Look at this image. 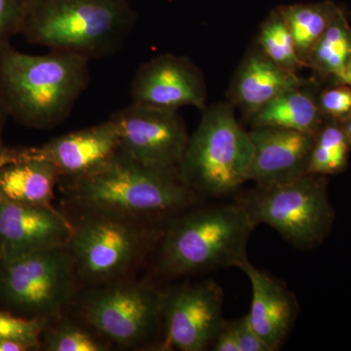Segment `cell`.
I'll use <instances>...</instances> for the list:
<instances>
[{
  "instance_id": "cell-7",
  "label": "cell",
  "mask_w": 351,
  "mask_h": 351,
  "mask_svg": "<svg viewBox=\"0 0 351 351\" xmlns=\"http://www.w3.org/2000/svg\"><path fill=\"white\" fill-rule=\"evenodd\" d=\"M142 221L85 210L66 248L78 280L90 286L120 280L145 255L151 235Z\"/></svg>"
},
{
  "instance_id": "cell-12",
  "label": "cell",
  "mask_w": 351,
  "mask_h": 351,
  "mask_svg": "<svg viewBox=\"0 0 351 351\" xmlns=\"http://www.w3.org/2000/svg\"><path fill=\"white\" fill-rule=\"evenodd\" d=\"M132 103L179 110L207 108L202 71L188 57L163 54L138 66L131 83Z\"/></svg>"
},
{
  "instance_id": "cell-5",
  "label": "cell",
  "mask_w": 351,
  "mask_h": 351,
  "mask_svg": "<svg viewBox=\"0 0 351 351\" xmlns=\"http://www.w3.org/2000/svg\"><path fill=\"white\" fill-rule=\"evenodd\" d=\"M202 112L178 174L196 195H230L250 181L253 143L237 121L232 103L215 104Z\"/></svg>"
},
{
  "instance_id": "cell-25",
  "label": "cell",
  "mask_w": 351,
  "mask_h": 351,
  "mask_svg": "<svg viewBox=\"0 0 351 351\" xmlns=\"http://www.w3.org/2000/svg\"><path fill=\"white\" fill-rule=\"evenodd\" d=\"M45 318L27 317L10 311H0V341H10L27 346L29 350L41 348Z\"/></svg>"
},
{
  "instance_id": "cell-27",
  "label": "cell",
  "mask_w": 351,
  "mask_h": 351,
  "mask_svg": "<svg viewBox=\"0 0 351 351\" xmlns=\"http://www.w3.org/2000/svg\"><path fill=\"white\" fill-rule=\"evenodd\" d=\"M27 0H0V49L19 34Z\"/></svg>"
},
{
  "instance_id": "cell-33",
  "label": "cell",
  "mask_w": 351,
  "mask_h": 351,
  "mask_svg": "<svg viewBox=\"0 0 351 351\" xmlns=\"http://www.w3.org/2000/svg\"><path fill=\"white\" fill-rule=\"evenodd\" d=\"M341 82L345 83V84L350 85L351 87V58L348 66H346L345 73H343Z\"/></svg>"
},
{
  "instance_id": "cell-22",
  "label": "cell",
  "mask_w": 351,
  "mask_h": 351,
  "mask_svg": "<svg viewBox=\"0 0 351 351\" xmlns=\"http://www.w3.org/2000/svg\"><path fill=\"white\" fill-rule=\"evenodd\" d=\"M258 48L272 62L288 71L297 73L306 66L298 55L292 34L279 8L274 9L263 23Z\"/></svg>"
},
{
  "instance_id": "cell-21",
  "label": "cell",
  "mask_w": 351,
  "mask_h": 351,
  "mask_svg": "<svg viewBox=\"0 0 351 351\" xmlns=\"http://www.w3.org/2000/svg\"><path fill=\"white\" fill-rule=\"evenodd\" d=\"M351 58V29L343 10L339 11L309 58L308 66L324 75L341 80Z\"/></svg>"
},
{
  "instance_id": "cell-2",
  "label": "cell",
  "mask_w": 351,
  "mask_h": 351,
  "mask_svg": "<svg viewBox=\"0 0 351 351\" xmlns=\"http://www.w3.org/2000/svg\"><path fill=\"white\" fill-rule=\"evenodd\" d=\"M62 181L85 210L142 221L179 213L198 198L178 171L149 167L119 149L91 172Z\"/></svg>"
},
{
  "instance_id": "cell-20",
  "label": "cell",
  "mask_w": 351,
  "mask_h": 351,
  "mask_svg": "<svg viewBox=\"0 0 351 351\" xmlns=\"http://www.w3.org/2000/svg\"><path fill=\"white\" fill-rule=\"evenodd\" d=\"M278 8L292 34L300 59L308 66L314 47L341 9L332 1L293 4Z\"/></svg>"
},
{
  "instance_id": "cell-19",
  "label": "cell",
  "mask_w": 351,
  "mask_h": 351,
  "mask_svg": "<svg viewBox=\"0 0 351 351\" xmlns=\"http://www.w3.org/2000/svg\"><path fill=\"white\" fill-rule=\"evenodd\" d=\"M313 88V84L295 88L277 97L251 117L253 127H278L317 135L324 117Z\"/></svg>"
},
{
  "instance_id": "cell-32",
  "label": "cell",
  "mask_w": 351,
  "mask_h": 351,
  "mask_svg": "<svg viewBox=\"0 0 351 351\" xmlns=\"http://www.w3.org/2000/svg\"><path fill=\"white\" fill-rule=\"evenodd\" d=\"M343 122V124L341 127H343V131H345L346 138H348V144H350L351 147V114L345 120V121Z\"/></svg>"
},
{
  "instance_id": "cell-10",
  "label": "cell",
  "mask_w": 351,
  "mask_h": 351,
  "mask_svg": "<svg viewBox=\"0 0 351 351\" xmlns=\"http://www.w3.org/2000/svg\"><path fill=\"white\" fill-rule=\"evenodd\" d=\"M110 119L119 133V151L156 169L178 171L189 135L179 112L131 103Z\"/></svg>"
},
{
  "instance_id": "cell-23",
  "label": "cell",
  "mask_w": 351,
  "mask_h": 351,
  "mask_svg": "<svg viewBox=\"0 0 351 351\" xmlns=\"http://www.w3.org/2000/svg\"><path fill=\"white\" fill-rule=\"evenodd\" d=\"M348 144L343 127L338 124L322 126L316 135L307 173L313 174H336L346 167Z\"/></svg>"
},
{
  "instance_id": "cell-17",
  "label": "cell",
  "mask_w": 351,
  "mask_h": 351,
  "mask_svg": "<svg viewBox=\"0 0 351 351\" xmlns=\"http://www.w3.org/2000/svg\"><path fill=\"white\" fill-rule=\"evenodd\" d=\"M313 84L294 71L281 68L261 51L244 58L233 77L230 98L249 119L289 90Z\"/></svg>"
},
{
  "instance_id": "cell-29",
  "label": "cell",
  "mask_w": 351,
  "mask_h": 351,
  "mask_svg": "<svg viewBox=\"0 0 351 351\" xmlns=\"http://www.w3.org/2000/svg\"><path fill=\"white\" fill-rule=\"evenodd\" d=\"M212 350L215 351H239L237 343V332H235L234 321L223 324L218 336L215 339Z\"/></svg>"
},
{
  "instance_id": "cell-24",
  "label": "cell",
  "mask_w": 351,
  "mask_h": 351,
  "mask_svg": "<svg viewBox=\"0 0 351 351\" xmlns=\"http://www.w3.org/2000/svg\"><path fill=\"white\" fill-rule=\"evenodd\" d=\"M41 348L47 351H105L106 343L100 341L71 321L58 323L56 326L46 327L41 339Z\"/></svg>"
},
{
  "instance_id": "cell-4",
  "label": "cell",
  "mask_w": 351,
  "mask_h": 351,
  "mask_svg": "<svg viewBox=\"0 0 351 351\" xmlns=\"http://www.w3.org/2000/svg\"><path fill=\"white\" fill-rule=\"evenodd\" d=\"M256 225L243 206L199 208L171 219L159 250L157 269L180 277L223 267H239L248 260L247 245Z\"/></svg>"
},
{
  "instance_id": "cell-28",
  "label": "cell",
  "mask_w": 351,
  "mask_h": 351,
  "mask_svg": "<svg viewBox=\"0 0 351 351\" xmlns=\"http://www.w3.org/2000/svg\"><path fill=\"white\" fill-rule=\"evenodd\" d=\"M234 327L239 351H270L251 326L248 315L234 321Z\"/></svg>"
},
{
  "instance_id": "cell-16",
  "label": "cell",
  "mask_w": 351,
  "mask_h": 351,
  "mask_svg": "<svg viewBox=\"0 0 351 351\" xmlns=\"http://www.w3.org/2000/svg\"><path fill=\"white\" fill-rule=\"evenodd\" d=\"M250 280L252 304L248 314L251 326L270 351L278 350L287 337L295 314L297 302L285 285L254 267L249 260L240 263Z\"/></svg>"
},
{
  "instance_id": "cell-13",
  "label": "cell",
  "mask_w": 351,
  "mask_h": 351,
  "mask_svg": "<svg viewBox=\"0 0 351 351\" xmlns=\"http://www.w3.org/2000/svg\"><path fill=\"white\" fill-rule=\"evenodd\" d=\"M73 230V223L53 206L0 201V258L3 263L66 247Z\"/></svg>"
},
{
  "instance_id": "cell-30",
  "label": "cell",
  "mask_w": 351,
  "mask_h": 351,
  "mask_svg": "<svg viewBox=\"0 0 351 351\" xmlns=\"http://www.w3.org/2000/svg\"><path fill=\"white\" fill-rule=\"evenodd\" d=\"M9 119L8 114H7L5 108L2 106L1 101H0V159L3 156L4 152H6L7 147L4 145L3 138V129L5 126L7 119Z\"/></svg>"
},
{
  "instance_id": "cell-34",
  "label": "cell",
  "mask_w": 351,
  "mask_h": 351,
  "mask_svg": "<svg viewBox=\"0 0 351 351\" xmlns=\"http://www.w3.org/2000/svg\"><path fill=\"white\" fill-rule=\"evenodd\" d=\"M2 263H3V262H2L1 258H0V269H1Z\"/></svg>"
},
{
  "instance_id": "cell-8",
  "label": "cell",
  "mask_w": 351,
  "mask_h": 351,
  "mask_svg": "<svg viewBox=\"0 0 351 351\" xmlns=\"http://www.w3.org/2000/svg\"><path fill=\"white\" fill-rule=\"evenodd\" d=\"M77 280L66 247L36 252L2 263L0 302L19 315L50 319L75 300Z\"/></svg>"
},
{
  "instance_id": "cell-1",
  "label": "cell",
  "mask_w": 351,
  "mask_h": 351,
  "mask_svg": "<svg viewBox=\"0 0 351 351\" xmlns=\"http://www.w3.org/2000/svg\"><path fill=\"white\" fill-rule=\"evenodd\" d=\"M89 62L64 51L27 54L7 44L0 49V101L7 114L32 129L63 123L89 85Z\"/></svg>"
},
{
  "instance_id": "cell-6",
  "label": "cell",
  "mask_w": 351,
  "mask_h": 351,
  "mask_svg": "<svg viewBox=\"0 0 351 351\" xmlns=\"http://www.w3.org/2000/svg\"><path fill=\"white\" fill-rule=\"evenodd\" d=\"M237 203L256 226H271L283 239L302 248L320 244L334 219L324 175L313 173L288 182L257 186Z\"/></svg>"
},
{
  "instance_id": "cell-18",
  "label": "cell",
  "mask_w": 351,
  "mask_h": 351,
  "mask_svg": "<svg viewBox=\"0 0 351 351\" xmlns=\"http://www.w3.org/2000/svg\"><path fill=\"white\" fill-rule=\"evenodd\" d=\"M60 180L56 168L34 156L29 147H7L0 159V201L52 207L54 188Z\"/></svg>"
},
{
  "instance_id": "cell-3",
  "label": "cell",
  "mask_w": 351,
  "mask_h": 351,
  "mask_svg": "<svg viewBox=\"0 0 351 351\" xmlns=\"http://www.w3.org/2000/svg\"><path fill=\"white\" fill-rule=\"evenodd\" d=\"M136 22L128 0H27L19 34L49 50L101 59L123 46Z\"/></svg>"
},
{
  "instance_id": "cell-11",
  "label": "cell",
  "mask_w": 351,
  "mask_h": 351,
  "mask_svg": "<svg viewBox=\"0 0 351 351\" xmlns=\"http://www.w3.org/2000/svg\"><path fill=\"white\" fill-rule=\"evenodd\" d=\"M162 321L165 336L161 350H206L226 323L223 291L212 280L171 289L164 293Z\"/></svg>"
},
{
  "instance_id": "cell-9",
  "label": "cell",
  "mask_w": 351,
  "mask_h": 351,
  "mask_svg": "<svg viewBox=\"0 0 351 351\" xmlns=\"http://www.w3.org/2000/svg\"><path fill=\"white\" fill-rule=\"evenodd\" d=\"M164 292L145 283L93 286L82 295L83 319L101 338L124 348L145 345L162 322Z\"/></svg>"
},
{
  "instance_id": "cell-26",
  "label": "cell",
  "mask_w": 351,
  "mask_h": 351,
  "mask_svg": "<svg viewBox=\"0 0 351 351\" xmlns=\"http://www.w3.org/2000/svg\"><path fill=\"white\" fill-rule=\"evenodd\" d=\"M323 117L345 121L351 114V87L345 84L324 90L317 98Z\"/></svg>"
},
{
  "instance_id": "cell-31",
  "label": "cell",
  "mask_w": 351,
  "mask_h": 351,
  "mask_svg": "<svg viewBox=\"0 0 351 351\" xmlns=\"http://www.w3.org/2000/svg\"><path fill=\"white\" fill-rule=\"evenodd\" d=\"M27 346L10 341H0V351H27Z\"/></svg>"
},
{
  "instance_id": "cell-15",
  "label": "cell",
  "mask_w": 351,
  "mask_h": 351,
  "mask_svg": "<svg viewBox=\"0 0 351 351\" xmlns=\"http://www.w3.org/2000/svg\"><path fill=\"white\" fill-rule=\"evenodd\" d=\"M29 149L34 156L52 164L61 180L73 179L91 172L117 152L119 133L114 122L108 119Z\"/></svg>"
},
{
  "instance_id": "cell-14",
  "label": "cell",
  "mask_w": 351,
  "mask_h": 351,
  "mask_svg": "<svg viewBox=\"0 0 351 351\" xmlns=\"http://www.w3.org/2000/svg\"><path fill=\"white\" fill-rule=\"evenodd\" d=\"M253 143L250 181L269 186L306 174L316 136L304 132L257 126L249 132Z\"/></svg>"
}]
</instances>
